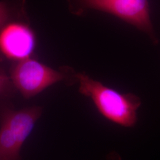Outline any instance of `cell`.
Masks as SVG:
<instances>
[{
  "label": "cell",
  "mask_w": 160,
  "mask_h": 160,
  "mask_svg": "<svg viewBox=\"0 0 160 160\" xmlns=\"http://www.w3.org/2000/svg\"><path fill=\"white\" fill-rule=\"evenodd\" d=\"M9 77L16 90L26 99L34 97L48 87L66 78L63 72L32 58L12 63Z\"/></svg>",
  "instance_id": "7a4b0ae2"
},
{
  "label": "cell",
  "mask_w": 160,
  "mask_h": 160,
  "mask_svg": "<svg viewBox=\"0 0 160 160\" xmlns=\"http://www.w3.org/2000/svg\"><path fill=\"white\" fill-rule=\"evenodd\" d=\"M16 91L17 90L13 86L9 75L0 67V98L8 99L15 94Z\"/></svg>",
  "instance_id": "52a82bcc"
},
{
  "label": "cell",
  "mask_w": 160,
  "mask_h": 160,
  "mask_svg": "<svg viewBox=\"0 0 160 160\" xmlns=\"http://www.w3.org/2000/svg\"><path fill=\"white\" fill-rule=\"evenodd\" d=\"M36 46L34 32L26 23L14 20L0 28V61L14 63L31 58Z\"/></svg>",
  "instance_id": "3957f363"
},
{
  "label": "cell",
  "mask_w": 160,
  "mask_h": 160,
  "mask_svg": "<svg viewBox=\"0 0 160 160\" xmlns=\"http://www.w3.org/2000/svg\"><path fill=\"white\" fill-rule=\"evenodd\" d=\"M42 111L40 106H32L16 110L11 103L7 101H0V118L7 122L21 147L32 131Z\"/></svg>",
  "instance_id": "5b68a950"
},
{
  "label": "cell",
  "mask_w": 160,
  "mask_h": 160,
  "mask_svg": "<svg viewBox=\"0 0 160 160\" xmlns=\"http://www.w3.org/2000/svg\"><path fill=\"white\" fill-rule=\"evenodd\" d=\"M79 82V92L90 97L99 113L109 121L125 128H132L137 122L140 98L133 93H121L90 78L85 73L75 74Z\"/></svg>",
  "instance_id": "6da1fadb"
},
{
  "label": "cell",
  "mask_w": 160,
  "mask_h": 160,
  "mask_svg": "<svg viewBox=\"0 0 160 160\" xmlns=\"http://www.w3.org/2000/svg\"><path fill=\"white\" fill-rule=\"evenodd\" d=\"M110 0H79L80 4L84 7L90 9L98 10V8Z\"/></svg>",
  "instance_id": "9c48e42d"
},
{
  "label": "cell",
  "mask_w": 160,
  "mask_h": 160,
  "mask_svg": "<svg viewBox=\"0 0 160 160\" xmlns=\"http://www.w3.org/2000/svg\"><path fill=\"white\" fill-rule=\"evenodd\" d=\"M21 148L7 122L0 118V160H22Z\"/></svg>",
  "instance_id": "8992f818"
},
{
  "label": "cell",
  "mask_w": 160,
  "mask_h": 160,
  "mask_svg": "<svg viewBox=\"0 0 160 160\" xmlns=\"http://www.w3.org/2000/svg\"><path fill=\"white\" fill-rule=\"evenodd\" d=\"M98 10L113 14L148 34L154 39L148 0H110Z\"/></svg>",
  "instance_id": "277c9868"
},
{
  "label": "cell",
  "mask_w": 160,
  "mask_h": 160,
  "mask_svg": "<svg viewBox=\"0 0 160 160\" xmlns=\"http://www.w3.org/2000/svg\"><path fill=\"white\" fill-rule=\"evenodd\" d=\"M12 4V0L0 1V28L6 23L16 20V8Z\"/></svg>",
  "instance_id": "ba28073f"
}]
</instances>
